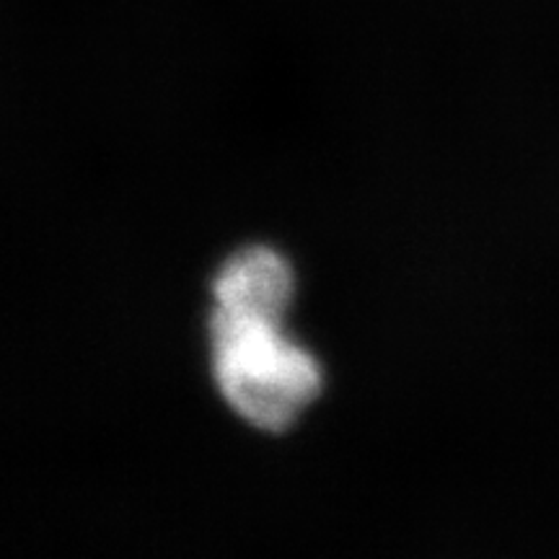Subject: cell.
Segmentation results:
<instances>
[{
  "label": "cell",
  "instance_id": "obj_1",
  "mask_svg": "<svg viewBox=\"0 0 559 559\" xmlns=\"http://www.w3.org/2000/svg\"><path fill=\"white\" fill-rule=\"evenodd\" d=\"M285 309L213 304L210 366L221 396L251 428L285 432L324 389L317 355L285 332Z\"/></svg>",
  "mask_w": 559,
  "mask_h": 559
}]
</instances>
